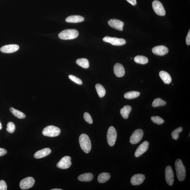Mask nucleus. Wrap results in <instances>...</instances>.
Here are the masks:
<instances>
[{
	"mask_svg": "<svg viewBox=\"0 0 190 190\" xmlns=\"http://www.w3.org/2000/svg\"><path fill=\"white\" fill-rule=\"evenodd\" d=\"M79 141L82 150L86 153H89L91 149V143L89 137L86 134H82L79 137Z\"/></svg>",
	"mask_w": 190,
	"mask_h": 190,
	"instance_id": "f257e3e1",
	"label": "nucleus"
},
{
	"mask_svg": "<svg viewBox=\"0 0 190 190\" xmlns=\"http://www.w3.org/2000/svg\"><path fill=\"white\" fill-rule=\"evenodd\" d=\"M175 167L178 180L183 181L186 175V171L182 161L180 159H178L175 162Z\"/></svg>",
	"mask_w": 190,
	"mask_h": 190,
	"instance_id": "f03ea898",
	"label": "nucleus"
},
{
	"mask_svg": "<svg viewBox=\"0 0 190 190\" xmlns=\"http://www.w3.org/2000/svg\"><path fill=\"white\" fill-rule=\"evenodd\" d=\"M79 32L76 30L66 29L61 32L59 34L60 39L63 40H72L78 37Z\"/></svg>",
	"mask_w": 190,
	"mask_h": 190,
	"instance_id": "7ed1b4c3",
	"label": "nucleus"
},
{
	"mask_svg": "<svg viewBox=\"0 0 190 190\" xmlns=\"http://www.w3.org/2000/svg\"><path fill=\"white\" fill-rule=\"evenodd\" d=\"M61 133L60 129L53 125L46 126L43 129L42 134L44 136L49 137H55L59 136Z\"/></svg>",
	"mask_w": 190,
	"mask_h": 190,
	"instance_id": "20e7f679",
	"label": "nucleus"
},
{
	"mask_svg": "<svg viewBox=\"0 0 190 190\" xmlns=\"http://www.w3.org/2000/svg\"><path fill=\"white\" fill-rule=\"evenodd\" d=\"M117 138V133L114 127L110 126L107 131V139L109 145L114 146Z\"/></svg>",
	"mask_w": 190,
	"mask_h": 190,
	"instance_id": "39448f33",
	"label": "nucleus"
},
{
	"mask_svg": "<svg viewBox=\"0 0 190 190\" xmlns=\"http://www.w3.org/2000/svg\"><path fill=\"white\" fill-rule=\"evenodd\" d=\"M144 134V131L141 129H137L134 132L130 137L131 144H138L141 140Z\"/></svg>",
	"mask_w": 190,
	"mask_h": 190,
	"instance_id": "423d86ee",
	"label": "nucleus"
},
{
	"mask_svg": "<svg viewBox=\"0 0 190 190\" xmlns=\"http://www.w3.org/2000/svg\"><path fill=\"white\" fill-rule=\"evenodd\" d=\"M104 42L109 43L113 45L121 46L125 45L126 41L123 38L106 37L103 38Z\"/></svg>",
	"mask_w": 190,
	"mask_h": 190,
	"instance_id": "0eeeda50",
	"label": "nucleus"
},
{
	"mask_svg": "<svg viewBox=\"0 0 190 190\" xmlns=\"http://www.w3.org/2000/svg\"><path fill=\"white\" fill-rule=\"evenodd\" d=\"M35 183L34 179L32 177H28L22 180L20 183V188L23 190H26L32 188Z\"/></svg>",
	"mask_w": 190,
	"mask_h": 190,
	"instance_id": "6e6552de",
	"label": "nucleus"
},
{
	"mask_svg": "<svg viewBox=\"0 0 190 190\" xmlns=\"http://www.w3.org/2000/svg\"><path fill=\"white\" fill-rule=\"evenodd\" d=\"M152 6L155 12L159 16H164L166 15V11L161 2L155 0L153 2Z\"/></svg>",
	"mask_w": 190,
	"mask_h": 190,
	"instance_id": "1a4fd4ad",
	"label": "nucleus"
},
{
	"mask_svg": "<svg viewBox=\"0 0 190 190\" xmlns=\"http://www.w3.org/2000/svg\"><path fill=\"white\" fill-rule=\"evenodd\" d=\"M174 173L172 168L170 166H167L165 169V177L167 183L169 186L173 185L174 182Z\"/></svg>",
	"mask_w": 190,
	"mask_h": 190,
	"instance_id": "9d476101",
	"label": "nucleus"
},
{
	"mask_svg": "<svg viewBox=\"0 0 190 190\" xmlns=\"http://www.w3.org/2000/svg\"><path fill=\"white\" fill-rule=\"evenodd\" d=\"M70 157L65 156L56 165L57 167L61 169H67L69 168L71 164Z\"/></svg>",
	"mask_w": 190,
	"mask_h": 190,
	"instance_id": "9b49d317",
	"label": "nucleus"
},
{
	"mask_svg": "<svg viewBox=\"0 0 190 190\" xmlns=\"http://www.w3.org/2000/svg\"><path fill=\"white\" fill-rule=\"evenodd\" d=\"M149 146V143L148 141H145L143 142L140 144L137 150L134 153V156L136 158H138L142 154L144 153L148 150Z\"/></svg>",
	"mask_w": 190,
	"mask_h": 190,
	"instance_id": "f8f14e48",
	"label": "nucleus"
},
{
	"mask_svg": "<svg viewBox=\"0 0 190 190\" xmlns=\"http://www.w3.org/2000/svg\"><path fill=\"white\" fill-rule=\"evenodd\" d=\"M109 25L114 29L123 31L124 26L123 22L117 19H111L108 21Z\"/></svg>",
	"mask_w": 190,
	"mask_h": 190,
	"instance_id": "ddd939ff",
	"label": "nucleus"
},
{
	"mask_svg": "<svg viewBox=\"0 0 190 190\" xmlns=\"http://www.w3.org/2000/svg\"><path fill=\"white\" fill-rule=\"evenodd\" d=\"M169 51L168 49L164 46H159L154 47L152 49L153 53L159 56H163L167 54Z\"/></svg>",
	"mask_w": 190,
	"mask_h": 190,
	"instance_id": "4468645a",
	"label": "nucleus"
},
{
	"mask_svg": "<svg viewBox=\"0 0 190 190\" xmlns=\"http://www.w3.org/2000/svg\"><path fill=\"white\" fill-rule=\"evenodd\" d=\"M145 179V176L142 174H135L131 179V183L134 186L139 185L144 182Z\"/></svg>",
	"mask_w": 190,
	"mask_h": 190,
	"instance_id": "2eb2a0df",
	"label": "nucleus"
},
{
	"mask_svg": "<svg viewBox=\"0 0 190 190\" xmlns=\"http://www.w3.org/2000/svg\"><path fill=\"white\" fill-rule=\"evenodd\" d=\"M19 46L17 45H9L2 46L0 49V51L5 53H12L17 51Z\"/></svg>",
	"mask_w": 190,
	"mask_h": 190,
	"instance_id": "dca6fc26",
	"label": "nucleus"
},
{
	"mask_svg": "<svg viewBox=\"0 0 190 190\" xmlns=\"http://www.w3.org/2000/svg\"><path fill=\"white\" fill-rule=\"evenodd\" d=\"M114 73L118 77H122L125 75V71L123 66L119 63H117L114 67Z\"/></svg>",
	"mask_w": 190,
	"mask_h": 190,
	"instance_id": "f3484780",
	"label": "nucleus"
},
{
	"mask_svg": "<svg viewBox=\"0 0 190 190\" xmlns=\"http://www.w3.org/2000/svg\"><path fill=\"white\" fill-rule=\"evenodd\" d=\"M51 153V150L49 148L43 149L36 153L34 154V157L37 159L42 158L48 156Z\"/></svg>",
	"mask_w": 190,
	"mask_h": 190,
	"instance_id": "a211bd4d",
	"label": "nucleus"
},
{
	"mask_svg": "<svg viewBox=\"0 0 190 190\" xmlns=\"http://www.w3.org/2000/svg\"><path fill=\"white\" fill-rule=\"evenodd\" d=\"M84 18L79 15H73L69 16L66 19V21L68 23H77L84 21Z\"/></svg>",
	"mask_w": 190,
	"mask_h": 190,
	"instance_id": "6ab92c4d",
	"label": "nucleus"
},
{
	"mask_svg": "<svg viewBox=\"0 0 190 190\" xmlns=\"http://www.w3.org/2000/svg\"><path fill=\"white\" fill-rule=\"evenodd\" d=\"M159 75L162 80L165 84H169L171 82V77L169 73L164 71H161L159 73Z\"/></svg>",
	"mask_w": 190,
	"mask_h": 190,
	"instance_id": "aec40b11",
	"label": "nucleus"
},
{
	"mask_svg": "<svg viewBox=\"0 0 190 190\" xmlns=\"http://www.w3.org/2000/svg\"><path fill=\"white\" fill-rule=\"evenodd\" d=\"M131 110L132 108L130 106L126 105L124 106L123 108L120 110V114L124 119H128Z\"/></svg>",
	"mask_w": 190,
	"mask_h": 190,
	"instance_id": "412c9836",
	"label": "nucleus"
},
{
	"mask_svg": "<svg viewBox=\"0 0 190 190\" xmlns=\"http://www.w3.org/2000/svg\"><path fill=\"white\" fill-rule=\"evenodd\" d=\"M93 178V175L90 173H83L78 177V179L82 182H90L92 180Z\"/></svg>",
	"mask_w": 190,
	"mask_h": 190,
	"instance_id": "4be33fe9",
	"label": "nucleus"
},
{
	"mask_svg": "<svg viewBox=\"0 0 190 190\" xmlns=\"http://www.w3.org/2000/svg\"><path fill=\"white\" fill-rule=\"evenodd\" d=\"M110 177L111 176L109 173H102L98 176V181L99 183H105L110 179Z\"/></svg>",
	"mask_w": 190,
	"mask_h": 190,
	"instance_id": "5701e85b",
	"label": "nucleus"
},
{
	"mask_svg": "<svg viewBox=\"0 0 190 190\" xmlns=\"http://www.w3.org/2000/svg\"><path fill=\"white\" fill-rule=\"evenodd\" d=\"M10 110L13 115L18 119H22L26 117V115L23 112L16 110L13 107H11Z\"/></svg>",
	"mask_w": 190,
	"mask_h": 190,
	"instance_id": "b1692460",
	"label": "nucleus"
},
{
	"mask_svg": "<svg viewBox=\"0 0 190 190\" xmlns=\"http://www.w3.org/2000/svg\"><path fill=\"white\" fill-rule=\"evenodd\" d=\"M76 63L77 65L84 68L86 69L89 67V61L86 59H79L76 60Z\"/></svg>",
	"mask_w": 190,
	"mask_h": 190,
	"instance_id": "393cba45",
	"label": "nucleus"
},
{
	"mask_svg": "<svg viewBox=\"0 0 190 190\" xmlns=\"http://www.w3.org/2000/svg\"><path fill=\"white\" fill-rule=\"evenodd\" d=\"M95 88L99 97L101 98L105 95L106 90L102 85L100 84H97L95 85Z\"/></svg>",
	"mask_w": 190,
	"mask_h": 190,
	"instance_id": "a878e982",
	"label": "nucleus"
},
{
	"mask_svg": "<svg viewBox=\"0 0 190 190\" xmlns=\"http://www.w3.org/2000/svg\"><path fill=\"white\" fill-rule=\"evenodd\" d=\"M140 95L139 92L134 91L129 92L125 93L124 95V97L126 99L131 100V99L137 98L139 97Z\"/></svg>",
	"mask_w": 190,
	"mask_h": 190,
	"instance_id": "bb28decb",
	"label": "nucleus"
},
{
	"mask_svg": "<svg viewBox=\"0 0 190 190\" xmlns=\"http://www.w3.org/2000/svg\"><path fill=\"white\" fill-rule=\"evenodd\" d=\"M134 61L139 64L144 65L147 64L148 62V59L146 57L138 56L134 58Z\"/></svg>",
	"mask_w": 190,
	"mask_h": 190,
	"instance_id": "cd10ccee",
	"label": "nucleus"
},
{
	"mask_svg": "<svg viewBox=\"0 0 190 190\" xmlns=\"http://www.w3.org/2000/svg\"><path fill=\"white\" fill-rule=\"evenodd\" d=\"M167 102L166 101L162 100L161 98H158L155 99L153 102L152 106L153 107H158L166 105Z\"/></svg>",
	"mask_w": 190,
	"mask_h": 190,
	"instance_id": "c85d7f7f",
	"label": "nucleus"
},
{
	"mask_svg": "<svg viewBox=\"0 0 190 190\" xmlns=\"http://www.w3.org/2000/svg\"><path fill=\"white\" fill-rule=\"evenodd\" d=\"M183 130V128L182 127H179L173 130L172 133V136L173 139L177 140L179 137V134Z\"/></svg>",
	"mask_w": 190,
	"mask_h": 190,
	"instance_id": "c756f323",
	"label": "nucleus"
},
{
	"mask_svg": "<svg viewBox=\"0 0 190 190\" xmlns=\"http://www.w3.org/2000/svg\"><path fill=\"white\" fill-rule=\"evenodd\" d=\"M151 119L153 123L158 125L162 124L164 122V120L162 118L158 116L152 117Z\"/></svg>",
	"mask_w": 190,
	"mask_h": 190,
	"instance_id": "7c9ffc66",
	"label": "nucleus"
},
{
	"mask_svg": "<svg viewBox=\"0 0 190 190\" xmlns=\"http://www.w3.org/2000/svg\"><path fill=\"white\" fill-rule=\"evenodd\" d=\"M7 130L10 133H13L15 130V126L13 123L9 122L8 123L7 125Z\"/></svg>",
	"mask_w": 190,
	"mask_h": 190,
	"instance_id": "2f4dec72",
	"label": "nucleus"
},
{
	"mask_svg": "<svg viewBox=\"0 0 190 190\" xmlns=\"http://www.w3.org/2000/svg\"><path fill=\"white\" fill-rule=\"evenodd\" d=\"M68 77L71 81L75 82L76 83L80 85L82 84V80L78 77L72 75H70Z\"/></svg>",
	"mask_w": 190,
	"mask_h": 190,
	"instance_id": "473e14b6",
	"label": "nucleus"
},
{
	"mask_svg": "<svg viewBox=\"0 0 190 190\" xmlns=\"http://www.w3.org/2000/svg\"><path fill=\"white\" fill-rule=\"evenodd\" d=\"M84 119L88 123L92 124L93 123V120L90 115L87 112L85 113L84 115Z\"/></svg>",
	"mask_w": 190,
	"mask_h": 190,
	"instance_id": "72a5a7b5",
	"label": "nucleus"
},
{
	"mask_svg": "<svg viewBox=\"0 0 190 190\" xmlns=\"http://www.w3.org/2000/svg\"><path fill=\"white\" fill-rule=\"evenodd\" d=\"M7 190V186L5 182L3 180L0 181V190Z\"/></svg>",
	"mask_w": 190,
	"mask_h": 190,
	"instance_id": "f704fd0d",
	"label": "nucleus"
},
{
	"mask_svg": "<svg viewBox=\"0 0 190 190\" xmlns=\"http://www.w3.org/2000/svg\"><path fill=\"white\" fill-rule=\"evenodd\" d=\"M186 42L187 45H190V30L188 32V34L186 38Z\"/></svg>",
	"mask_w": 190,
	"mask_h": 190,
	"instance_id": "c9c22d12",
	"label": "nucleus"
},
{
	"mask_svg": "<svg viewBox=\"0 0 190 190\" xmlns=\"http://www.w3.org/2000/svg\"><path fill=\"white\" fill-rule=\"evenodd\" d=\"M7 153V150L4 149L0 148V157L4 156Z\"/></svg>",
	"mask_w": 190,
	"mask_h": 190,
	"instance_id": "e433bc0d",
	"label": "nucleus"
},
{
	"mask_svg": "<svg viewBox=\"0 0 190 190\" xmlns=\"http://www.w3.org/2000/svg\"><path fill=\"white\" fill-rule=\"evenodd\" d=\"M126 1L134 6L137 4L136 0H126Z\"/></svg>",
	"mask_w": 190,
	"mask_h": 190,
	"instance_id": "4c0bfd02",
	"label": "nucleus"
},
{
	"mask_svg": "<svg viewBox=\"0 0 190 190\" xmlns=\"http://www.w3.org/2000/svg\"><path fill=\"white\" fill-rule=\"evenodd\" d=\"M62 189H57V188H56V189H51V190H62Z\"/></svg>",
	"mask_w": 190,
	"mask_h": 190,
	"instance_id": "58836bf2",
	"label": "nucleus"
},
{
	"mask_svg": "<svg viewBox=\"0 0 190 190\" xmlns=\"http://www.w3.org/2000/svg\"><path fill=\"white\" fill-rule=\"evenodd\" d=\"M2 125L1 123L0 122V130H1V129H2Z\"/></svg>",
	"mask_w": 190,
	"mask_h": 190,
	"instance_id": "ea45409f",
	"label": "nucleus"
}]
</instances>
